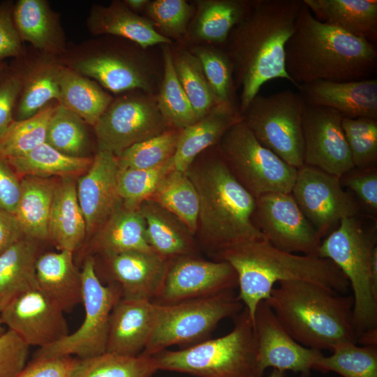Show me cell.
I'll return each instance as SVG.
<instances>
[{
    "label": "cell",
    "instance_id": "49",
    "mask_svg": "<svg viewBox=\"0 0 377 377\" xmlns=\"http://www.w3.org/2000/svg\"><path fill=\"white\" fill-rule=\"evenodd\" d=\"M172 170V159L154 169H119L117 192L122 202L128 207H139L143 201L152 196L160 182Z\"/></svg>",
    "mask_w": 377,
    "mask_h": 377
},
{
    "label": "cell",
    "instance_id": "50",
    "mask_svg": "<svg viewBox=\"0 0 377 377\" xmlns=\"http://www.w3.org/2000/svg\"><path fill=\"white\" fill-rule=\"evenodd\" d=\"M340 182L355 194L362 211L365 209L367 215L376 219L377 167L353 168L340 177Z\"/></svg>",
    "mask_w": 377,
    "mask_h": 377
},
{
    "label": "cell",
    "instance_id": "26",
    "mask_svg": "<svg viewBox=\"0 0 377 377\" xmlns=\"http://www.w3.org/2000/svg\"><path fill=\"white\" fill-rule=\"evenodd\" d=\"M89 32L94 37L112 36L131 41L147 50L156 45H171L145 16L130 10L123 1H112L108 6L94 4L86 20Z\"/></svg>",
    "mask_w": 377,
    "mask_h": 377
},
{
    "label": "cell",
    "instance_id": "39",
    "mask_svg": "<svg viewBox=\"0 0 377 377\" xmlns=\"http://www.w3.org/2000/svg\"><path fill=\"white\" fill-rule=\"evenodd\" d=\"M149 199L177 216L195 235L198 226L199 198L194 184L186 172L172 170Z\"/></svg>",
    "mask_w": 377,
    "mask_h": 377
},
{
    "label": "cell",
    "instance_id": "20",
    "mask_svg": "<svg viewBox=\"0 0 377 377\" xmlns=\"http://www.w3.org/2000/svg\"><path fill=\"white\" fill-rule=\"evenodd\" d=\"M119 171L117 157L110 151L98 149L87 172L79 178L77 195L87 233L101 227L121 204L117 192Z\"/></svg>",
    "mask_w": 377,
    "mask_h": 377
},
{
    "label": "cell",
    "instance_id": "19",
    "mask_svg": "<svg viewBox=\"0 0 377 377\" xmlns=\"http://www.w3.org/2000/svg\"><path fill=\"white\" fill-rule=\"evenodd\" d=\"M253 327L258 367L263 374L268 367L301 374L311 371L323 356L320 350L297 342L265 300L258 305Z\"/></svg>",
    "mask_w": 377,
    "mask_h": 377
},
{
    "label": "cell",
    "instance_id": "43",
    "mask_svg": "<svg viewBox=\"0 0 377 377\" xmlns=\"http://www.w3.org/2000/svg\"><path fill=\"white\" fill-rule=\"evenodd\" d=\"M329 356H323L316 369L335 372L343 377H377V346L343 342Z\"/></svg>",
    "mask_w": 377,
    "mask_h": 377
},
{
    "label": "cell",
    "instance_id": "3",
    "mask_svg": "<svg viewBox=\"0 0 377 377\" xmlns=\"http://www.w3.org/2000/svg\"><path fill=\"white\" fill-rule=\"evenodd\" d=\"M186 173L198 195V230L216 256L232 246L266 239L253 221L256 198L235 177L218 145Z\"/></svg>",
    "mask_w": 377,
    "mask_h": 377
},
{
    "label": "cell",
    "instance_id": "24",
    "mask_svg": "<svg viewBox=\"0 0 377 377\" xmlns=\"http://www.w3.org/2000/svg\"><path fill=\"white\" fill-rule=\"evenodd\" d=\"M37 52V51H36ZM15 66L21 77V90L14 112V120H23L36 114L48 103L59 98L57 58L37 52L26 53L17 59Z\"/></svg>",
    "mask_w": 377,
    "mask_h": 377
},
{
    "label": "cell",
    "instance_id": "6",
    "mask_svg": "<svg viewBox=\"0 0 377 377\" xmlns=\"http://www.w3.org/2000/svg\"><path fill=\"white\" fill-rule=\"evenodd\" d=\"M376 248V219L360 214L343 219L321 240L318 250V256L336 265L352 288L353 322L358 339L377 334V286L371 274V259Z\"/></svg>",
    "mask_w": 377,
    "mask_h": 377
},
{
    "label": "cell",
    "instance_id": "40",
    "mask_svg": "<svg viewBox=\"0 0 377 377\" xmlns=\"http://www.w3.org/2000/svg\"><path fill=\"white\" fill-rule=\"evenodd\" d=\"M163 71L156 94L158 110L169 127L183 129L198 119L174 70L170 45H161Z\"/></svg>",
    "mask_w": 377,
    "mask_h": 377
},
{
    "label": "cell",
    "instance_id": "25",
    "mask_svg": "<svg viewBox=\"0 0 377 377\" xmlns=\"http://www.w3.org/2000/svg\"><path fill=\"white\" fill-rule=\"evenodd\" d=\"M13 17L22 42H28L38 52L59 59L68 45L59 14L46 0H18Z\"/></svg>",
    "mask_w": 377,
    "mask_h": 377
},
{
    "label": "cell",
    "instance_id": "57",
    "mask_svg": "<svg viewBox=\"0 0 377 377\" xmlns=\"http://www.w3.org/2000/svg\"><path fill=\"white\" fill-rule=\"evenodd\" d=\"M126 6L134 13L144 10L149 0H124Z\"/></svg>",
    "mask_w": 377,
    "mask_h": 377
},
{
    "label": "cell",
    "instance_id": "30",
    "mask_svg": "<svg viewBox=\"0 0 377 377\" xmlns=\"http://www.w3.org/2000/svg\"><path fill=\"white\" fill-rule=\"evenodd\" d=\"M146 223L148 244L159 256L171 260L196 256L195 235L177 216L152 200L139 206Z\"/></svg>",
    "mask_w": 377,
    "mask_h": 377
},
{
    "label": "cell",
    "instance_id": "47",
    "mask_svg": "<svg viewBox=\"0 0 377 377\" xmlns=\"http://www.w3.org/2000/svg\"><path fill=\"white\" fill-rule=\"evenodd\" d=\"M144 11L158 34L171 40H181L186 38L195 8L185 0H149Z\"/></svg>",
    "mask_w": 377,
    "mask_h": 377
},
{
    "label": "cell",
    "instance_id": "27",
    "mask_svg": "<svg viewBox=\"0 0 377 377\" xmlns=\"http://www.w3.org/2000/svg\"><path fill=\"white\" fill-rule=\"evenodd\" d=\"M242 119L237 108L219 103L193 124L181 129L172 158L173 170L186 172L201 153L218 145L226 131Z\"/></svg>",
    "mask_w": 377,
    "mask_h": 377
},
{
    "label": "cell",
    "instance_id": "13",
    "mask_svg": "<svg viewBox=\"0 0 377 377\" xmlns=\"http://www.w3.org/2000/svg\"><path fill=\"white\" fill-rule=\"evenodd\" d=\"M120 94L93 126L98 149L116 156L170 128L158 110L155 94L140 90Z\"/></svg>",
    "mask_w": 377,
    "mask_h": 377
},
{
    "label": "cell",
    "instance_id": "52",
    "mask_svg": "<svg viewBox=\"0 0 377 377\" xmlns=\"http://www.w3.org/2000/svg\"><path fill=\"white\" fill-rule=\"evenodd\" d=\"M21 90L20 74L15 66H7L0 75V138L14 121V112Z\"/></svg>",
    "mask_w": 377,
    "mask_h": 377
},
{
    "label": "cell",
    "instance_id": "15",
    "mask_svg": "<svg viewBox=\"0 0 377 377\" xmlns=\"http://www.w3.org/2000/svg\"><path fill=\"white\" fill-rule=\"evenodd\" d=\"M253 221L274 247L318 256L321 239L290 193H270L256 198Z\"/></svg>",
    "mask_w": 377,
    "mask_h": 377
},
{
    "label": "cell",
    "instance_id": "56",
    "mask_svg": "<svg viewBox=\"0 0 377 377\" xmlns=\"http://www.w3.org/2000/svg\"><path fill=\"white\" fill-rule=\"evenodd\" d=\"M24 237L15 214L0 208V254Z\"/></svg>",
    "mask_w": 377,
    "mask_h": 377
},
{
    "label": "cell",
    "instance_id": "8",
    "mask_svg": "<svg viewBox=\"0 0 377 377\" xmlns=\"http://www.w3.org/2000/svg\"><path fill=\"white\" fill-rule=\"evenodd\" d=\"M234 318L232 330L223 337L154 355L158 370L197 377H263L251 316L244 307Z\"/></svg>",
    "mask_w": 377,
    "mask_h": 377
},
{
    "label": "cell",
    "instance_id": "45",
    "mask_svg": "<svg viewBox=\"0 0 377 377\" xmlns=\"http://www.w3.org/2000/svg\"><path fill=\"white\" fill-rule=\"evenodd\" d=\"M87 125L80 117L59 103L50 120L45 142L68 156L88 157Z\"/></svg>",
    "mask_w": 377,
    "mask_h": 377
},
{
    "label": "cell",
    "instance_id": "29",
    "mask_svg": "<svg viewBox=\"0 0 377 377\" xmlns=\"http://www.w3.org/2000/svg\"><path fill=\"white\" fill-rule=\"evenodd\" d=\"M253 0H197L186 38L195 44L223 46L232 29L251 8Z\"/></svg>",
    "mask_w": 377,
    "mask_h": 377
},
{
    "label": "cell",
    "instance_id": "5",
    "mask_svg": "<svg viewBox=\"0 0 377 377\" xmlns=\"http://www.w3.org/2000/svg\"><path fill=\"white\" fill-rule=\"evenodd\" d=\"M279 284L265 301L297 342L320 351L343 342L357 343L352 295L306 281Z\"/></svg>",
    "mask_w": 377,
    "mask_h": 377
},
{
    "label": "cell",
    "instance_id": "1",
    "mask_svg": "<svg viewBox=\"0 0 377 377\" xmlns=\"http://www.w3.org/2000/svg\"><path fill=\"white\" fill-rule=\"evenodd\" d=\"M302 0H253L251 10L221 46L240 91L239 112L246 110L261 87L274 79L294 85L286 70L285 47L292 35Z\"/></svg>",
    "mask_w": 377,
    "mask_h": 377
},
{
    "label": "cell",
    "instance_id": "54",
    "mask_svg": "<svg viewBox=\"0 0 377 377\" xmlns=\"http://www.w3.org/2000/svg\"><path fill=\"white\" fill-rule=\"evenodd\" d=\"M76 360L71 356L33 359L17 377H68Z\"/></svg>",
    "mask_w": 377,
    "mask_h": 377
},
{
    "label": "cell",
    "instance_id": "21",
    "mask_svg": "<svg viewBox=\"0 0 377 377\" xmlns=\"http://www.w3.org/2000/svg\"><path fill=\"white\" fill-rule=\"evenodd\" d=\"M307 105L337 111L344 118L377 119V79L333 82L318 80L297 88Z\"/></svg>",
    "mask_w": 377,
    "mask_h": 377
},
{
    "label": "cell",
    "instance_id": "44",
    "mask_svg": "<svg viewBox=\"0 0 377 377\" xmlns=\"http://www.w3.org/2000/svg\"><path fill=\"white\" fill-rule=\"evenodd\" d=\"M188 50L198 59L217 103L238 108L232 66L225 50L210 44H195Z\"/></svg>",
    "mask_w": 377,
    "mask_h": 377
},
{
    "label": "cell",
    "instance_id": "14",
    "mask_svg": "<svg viewBox=\"0 0 377 377\" xmlns=\"http://www.w3.org/2000/svg\"><path fill=\"white\" fill-rule=\"evenodd\" d=\"M290 193L321 240L343 219L362 214L357 200L343 188L339 177L313 166L303 165L297 169Z\"/></svg>",
    "mask_w": 377,
    "mask_h": 377
},
{
    "label": "cell",
    "instance_id": "18",
    "mask_svg": "<svg viewBox=\"0 0 377 377\" xmlns=\"http://www.w3.org/2000/svg\"><path fill=\"white\" fill-rule=\"evenodd\" d=\"M64 312L38 288L24 292L0 312L8 330L29 346L45 347L59 341L68 332Z\"/></svg>",
    "mask_w": 377,
    "mask_h": 377
},
{
    "label": "cell",
    "instance_id": "48",
    "mask_svg": "<svg viewBox=\"0 0 377 377\" xmlns=\"http://www.w3.org/2000/svg\"><path fill=\"white\" fill-rule=\"evenodd\" d=\"M341 124L354 168L377 167V119L343 117Z\"/></svg>",
    "mask_w": 377,
    "mask_h": 377
},
{
    "label": "cell",
    "instance_id": "51",
    "mask_svg": "<svg viewBox=\"0 0 377 377\" xmlns=\"http://www.w3.org/2000/svg\"><path fill=\"white\" fill-rule=\"evenodd\" d=\"M29 347L11 330L0 336V377H17L27 364Z\"/></svg>",
    "mask_w": 377,
    "mask_h": 377
},
{
    "label": "cell",
    "instance_id": "22",
    "mask_svg": "<svg viewBox=\"0 0 377 377\" xmlns=\"http://www.w3.org/2000/svg\"><path fill=\"white\" fill-rule=\"evenodd\" d=\"M105 258L121 297L154 302L162 287L170 260L154 251H132Z\"/></svg>",
    "mask_w": 377,
    "mask_h": 377
},
{
    "label": "cell",
    "instance_id": "9",
    "mask_svg": "<svg viewBox=\"0 0 377 377\" xmlns=\"http://www.w3.org/2000/svg\"><path fill=\"white\" fill-rule=\"evenodd\" d=\"M242 305L234 290L173 304L156 303L153 330L140 354L154 356L172 346L204 341L221 320L237 315Z\"/></svg>",
    "mask_w": 377,
    "mask_h": 377
},
{
    "label": "cell",
    "instance_id": "35",
    "mask_svg": "<svg viewBox=\"0 0 377 377\" xmlns=\"http://www.w3.org/2000/svg\"><path fill=\"white\" fill-rule=\"evenodd\" d=\"M37 241L24 237L0 254V312L13 299L38 288Z\"/></svg>",
    "mask_w": 377,
    "mask_h": 377
},
{
    "label": "cell",
    "instance_id": "42",
    "mask_svg": "<svg viewBox=\"0 0 377 377\" xmlns=\"http://www.w3.org/2000/svg\"><path fill=\"white\" fill-rule=\"evenodd\" d=\"M172 50L176 76L198 119L217 103L198 59L188 49Z\"/></svg>",
    "mask_w": 377,
    "mask_h": 377
},
{
    "label": "cell",
    "instance_id": "11",
    "mask_svg": "<svg viewBox=\"0 0 377 377\" xmlns=\"http://www.w3.org/2000/svg\"><path fill=\"white\" fill-rule=\"evenodd\" d=\"M231 171L256 198L270 193H291L297 169L263 146L242 119L218 145Z\"/></svg>",
    "mask_w": 377,
    "mask_h": 377
},
{
    "label": "cell",
    "instance_id": "32",
    "mask_svg": "<svg viewBox=\"0 0 377 377\" xmlns=\"http://www.w3.org/2000/svg\"><path fill=\"white\" fill-rule=\"evenodd\" d=\"M49 239L59 250L74 252L82 244L86 223L79 205L77 188L71 177H64L57 183L49 223Z\"/></svg>",
    "mask_w": 377,
    "mask_h": 377
},
{
    "label": "cell",
    "instance_id": "59",
    "mask_svg": "<svg viewBox=\"0 0 377 377\" xmlns=\"http://www.w3.org/2000/svg\"><path fill=\"white\" fill-rule=\"evenodd\" d=\"M6 331V330L5 329V325H3L0 317V336L3 334Z\"/></svg>",
    "mask_w": 377,
    "mask_h": 377
},
{
    "label": "cell",
    "instance_id": "58",
    "mask_svg": "<svg viewBox=\"0 0 377 377\" xmlns=\"http://www.w3.org/2000/svg\"><path fill=\"white\" fill-rule=\"evenodd\" d=\"M267 377H286V371L273 369Z\"/></svg>",
    "mask_w": 377,
    "mask_h": 377
},
{
    "label": "cell",
    "instance_id": "4",
    "mask_svg": "<svg viewBox=\"0 0 377 377\" xmlns=\"http://www.w3.org/2000/svg\"><path fill=\"white\" fill-rule=\"evenodd\" d=\"M216 258L228 263L235 271L237 298L253 323L258 305L269 297L274 286L281 281L310 282L341 294H346L350 287L346 277L330 260L286 252L266 239L232 246Z\"/></svg>",
    "mask_w": 377,
    "mask_h": 377
},
{
    "label": "cell",
    "instance_id": "7",
    "mask_svg": "<svg viewBox=\"0 0 377 377\" xmlns=\"http://www.w3.org/2000/svg\"><path fill=\"white\" fill-rule=\"evenodd\" d=\"M59 61L114 94L140 90L154 94L157 71L142 50L128 40L101 36L68 46Z\"/></svg>",
    "mask_w": 377,
    "mask_h": 377
},
{
    "label": "cell",
    "instance_id": "55",
    "mask_svg": "<svg viewBox=\"0 0 377 377\" xmlns=\"http://www.w3.org/2000/svg\"><path fill=\"white\" fill-rule=\"evenodd\" d=\"M21 193V182L8 161L0 155V208L15 214Z\"/></svg>",
    "mask_w": 377,
    "mask_h": 377
},
{
    "label": "cell",
    "instance_id": "17",
    "mask_svg": "<svg viewBox=\"0 0 377 377\" xmlns=\"http://www.w3.org/2000/svg\"><path fill=\"white\" fill-rule=\"evenodd\" d=\"M336 110L305 105L302 115L304 165L341 177L354 168Z\"/></svg>",
    "mask_w": 377,
    "mask_h": 377
},
{
    "label": "cell",
    "instance_id": "60",
    "mask_svg": "<svg viewBox=\"0 0 377 377\" xmlns=\"http://www.w3.org/2000/svg\"><path fill=\"white\" fill-rule=\"evenodd\" d=\"M7 65L5 62L0 64V75L4 71V70L7 68Z\"/></svg>",
    "mask_w": 377,
    "mask_h": 377
},
{
    "label": "cell",
    "instance_id": "46",
    "mask_svg": "<svg viewBox=\"0 0 377 377\" xmlns=\"http://www.w3.org/2000/svg\"><path fill=\"white\" fill-rule=\"evenodd\" d=\"M180 131L169 128L129 147L117 156L119 169L148 170L165 165L175 154Z\"/></svg>",
    "mask_w": 377,
    "mask_h": 377
},
{
    "label": "cell",
    "instance_id": "23",
    "mask_svg": "<svg viewBox=\"0 0 377 377\" xmlns=\"http://www.w3.org/2000/svg\"><path fill=\"white\" fill-rule=\"evenodd\" d=\"M156 303L121 297L110 316L105 352L137 356L151 337Z\"/></svg>",
    "mask_w": 377,
    "mask_h": 377
},
{
    "label": "cell",
    "instance_id": "12",
    "mask_svg": "<svg viewBox=\"0 0 377 377\" xmlns=\"http://www.w3.org/2000/svg\"><path fill=\"white\" fill-rule=\"evenodd\" d=\"M84 318L77 330L50 346L39 348L33 359L75 355L84 359L105 352L110 313L121 298L116 284L103 285L95 269L92 256L84 260L81 271Z\"/></svg>",
    "mask_w": 377,
    "mask_h": 377
},
{
    "label": "cell",
    "instance_id": "36",
    "mask_svg": "<svg viewBox=\"0 0 377 377\" xmlns=\"http://www.w3.org/2000/svg\"><path fill=\"white\" fill-rule=\"evenodd\" d=\"M15 215L24 237L49 239V217L57 183L47 178L24 177Z\"/></svg>",
    "mask_w": 377,
    "mask_h": 377
},
{
    "label": "cell",
    "instance_id": "28",
    "mask_svg": "<svg viewBox=\"0 0 377 377\" xmlns=\"http://www.w3.org/2000/svg\"><path fill=\"white\" fill-rule=\"evenodd\" d=\"M38 289L64 312L82 302L81 272L73 262V252L59 250L39 255L36 263Z\"/></svg>",
    "mask_w": 377,
    "mask_h": 377
},
{
    "label": "cell",
    "instance_id": "41",
    "mask_svg": "<svg viewBox=\"0 0 377 377\" xmlns=\"http://www.w3.org/2000/svg\"><path fill=\"white\" fill-rule=\"evenodd\" d=\"M58 104L54 101L29 118L14 120L0 138V155L6 159L18 157L45 143L50 120Z\"/></svg>",
    "mask_w": 377,
    "mask_h": 377
},
{
    "label": "cell",
    "instance_id": "31",
    "mask_svg": "<svg viewBox=\"0 0 377 377\" xmlns=\"http://www.w3.org/2000/svg\"><path fill=\"white\" fill-rule=\"evenodd\" d=\"M316 19L376 45V0H303Z\"/></svg>",
    "mask_w": 377,
    "mask_h": 377
},
{
    "label": "cell",
    "instance_id": "38",
    "mask_svg": "<svg viewBox=\"0 0 377 377\" xmlns=\"http://www.w3.org/2000/svg\"><path fill=\"white\" fill-rule=\"evenodd\" d=\"M158 371L154 356H128L105 352L79 359L68 377H152Z\"/></svg>",
    "mask_w": 377,
    "mask_h": 377
},
{
    "label": "cell",
    "instance_id": "33",
    "mask_svg": "<svg viewBox=\"0 0 377 377\" xmlns=\"http://www.w3.org/2000/svg\"><path fill=\"white\" fill-rule=\"evenodd\" d=\"M91 250L105 258L132 251H152L147 241L146 223L139 207L121 202L99 229Z\"/></svg>",
    "mask_w": 377,
    "mask_h": 377
},
{
    "label": "cell",
    "instance_id": "61",
    "mask_svg": "<svg viewBox=\"0 0 377 377\" xmlns=\"http://www.w3.org/2000/svg\"><path fill=\"white\" fill-rule=\"evenodd\" d=\"M311 371L302 373L300 377H310Z\"/></svg>",
    "mask_w": 377,
    "mask_h": 377
},
{
    "label": "cell",
    "instance_id": "2",
    "mask_svg": "<svg viewBox=\"0 0 377 377\" xmlns=\"http://www.w3.org/2000/svg\"><path fill=\"white\" fill-rule=\"evenodd\" d=\"M285 66L296 88L318 80L370 79L377 70V50L364 39L320 22L303 2L286 44Z\"/></svg>",
    "mask_w": 377,
    "mask_h": 377
},
{
    "label": "cell",
    "instance_id": "53",
    "mask_svg": "<svg viewBox=\"0 0 377 377\" xmlns=\"http://www.w3.org/2000/svg\"><path fill=\"white\" fill-rule=\"evenodd\" d=\"M13 6L10 1L0 3V64L6 58L17 59L24 53L13 21Z\"/></svg>",
    "mask_w": 377,
    "mask_h": 377
},
{
    "label": "cell",
    "instance_id": "16",
    "mask_svg": "<svg viewBox=\"0 0 377 377\" xmlns=\"http://www.w3.org/2000/svg\"><path fill=\"white\" fill-rule=\"evenodd\" d=\"M237 277L232 267L224 260L211 261L184 256L169 260L160 292L154 300L169 304L234 290Z\"/></svg>",
    "mask_w": 377,
    "mask_h": 377
},
{
    "label": "cell",
    "instance_id": "34",
    "mask_svg": "<svg viewBox=\"0 0 377 377\" xmlns=\"http://www.w3.org/2000/svg\"><path fill=\"white\" fill-rule=\"evenodd\" d=\"M58 103L94 126L113 97L96 81L60 64Z\"/></svg>",
    "mask_w": 377,
    "mask_h": 377
},
{
    "label": "cell",
    "instance_id": "37",
    "mask_svg": "<svg viewBox=\"0 0 377 377\" xmlns=\"http://www.w3.org/2000/svg\"><path fill=\"white\" fill-rule=\"evenodd\" d=\"M17 176L71 177L87 171L92 159L64 154L45 142L22 156L6 159Z\"/></svg>",
    "mask_w": 377,
    "mask_h": 377
},
{
    "label": "cell",
    "instance_id": "10",
    "mask_svg": "<svg viewBox=\"0 0 377 377\" xmlns=\"http://www.w3.org/2000/svg\"><path fill=\"white\" fill-rule=\"evenodd\" d=\"M305 103L290 89L257 95L242 114L257 140L290 165H304L302 115Z\"/></svg>",
    "mask_w": 377,
    "mask_h": 377
}]
</instances>
